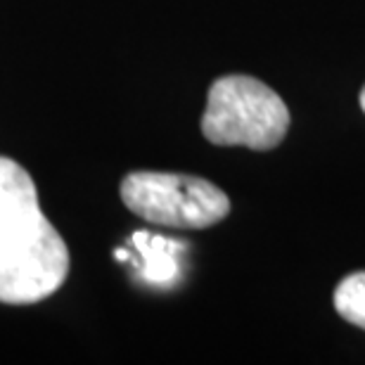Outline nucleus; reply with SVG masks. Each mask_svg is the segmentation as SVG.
I'll use <instances>...</instances> for the list:
<instances>
[{"label":"nucleus","instance_id":"f03ea898","mask_svg":"<svg viewBox=\"0 0 365 365\" xmlns=\"http://www.w3.org/2000/svg\"><path fill=\"white\" fill-rule=\"evenodd\" d=\"M289 130V109L271 86L247 74H228L211 83L202 114V135L221 148L268 152Z\"/></svg>","mask_w":365,"mask_h":365},{"label":"nucleus","instance_id":"39448f33","mask_svg":"<svg viewBox=\"0 0 365 365\" xmlns=\"http://www.w3.org/2000/svg\"><path fill=\"white\" fill-rule=\"evenodd\" d=\"M334 309L346 323L365 330V271L346 275L334 289Z\"/></svg>","mask_w":365,"mask_h":365},{"label":"nucleus","instance_id":"0eeeda50","mask_svg":"<svg viewBox=\"0 0 365 365\" xmlns=\"http://www.w3.org/2000/svg\"><path fill=\"white\" fill-rule=\"evenodd\" d=\"M361 109L365 112V86H363V91H361Z\"/></svg>","mask_w":365,"mask_h":365},{"label":"nucleus","instance_id":"7ed1b4c3","mask_svg":"<svg viewBox=\"0 0 365 365\" xmlns=\"http://www.w3.org/2000/svg\"><path fill=\"white\" fill-rule=\"evenodd\" d=\"M119 192L128 211L166 228L204 230L230 214V197L221 187L185 173L133 171Z\"/></svg>","mask_w":365,"mask_h":365},{"label":"nucleus","instance_id":"20e7f679","mask_svg":"<svg viewBox=\"0 0 365 365\" xmlns=\"http://www.w3.org/2000/svg\"><path fill=\"white\" fill-rule=\"evenodd\" d=\"M135 250L143 254L140 271L145 280L152 284H169L178 273V264L173 259V252H182V245L178 240H166L150 232H135L130 237Z\"/></svg>","mask_w":365,"mask_h":365},{"label":"nucleus","instance_id":"f257e3e1","mask_svg":"<svg viewBox=\"0 0 365 365\" xmlns=\"http://www.w3.org/2000/svg\"><path fill=\"white\" fill-rule=\"evenodd\" d=\"M67 275V242L41 211L31 173L0 157V304H38Z\"/></svg>","mask_w":365,"mask_h":365},{"label":"nucleus","instance_id":"423d86ee","mask_svg":"<svg viewBox=\"0 0 365 365\" xmlns=\"http://www.w3.org/2000/svg\"><path fill=\"white\" fill-rule=\"evenodd\" d=\"M114 257L119 259V261H130V252L128 250H116Z\"/></svg>","mask_w":365,"mask_h":365}]
</instances>
